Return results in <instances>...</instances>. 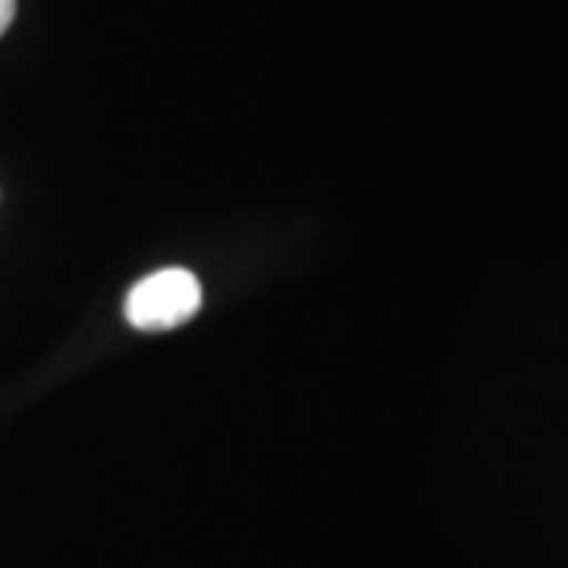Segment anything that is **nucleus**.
Wrapping results in <instances>:
<instances>
[{"label":"nucleus","mask_w":568,"mask_h":568,"mask_svg":"<svg viewBox=\"0 0 568 568\" xmlns=\"http://www.w3.org/2000/svg\"><path fill=\"white\" fill-rule=\"evenodd\" d=\"M203 306V284L186 268H162L145 275L126 294L123 313L133 328L142 332H168L190 323Z\"/></svg>","instance_id":"f257e3e1"},{"label":"nucleus","mask_w":568,"mask_h":568,"mask_svg":"<svg viewBox=\"0 0 568 568\" xmlns=\"http://www.w3.org/2000/svg\"><path fill=\"white\" fill-rule=\"evenodd\" d=\"M13 17H17V0H0V36L10 29Z\"/></svg>","instance_id":"f03ea898"}]
</instances>
